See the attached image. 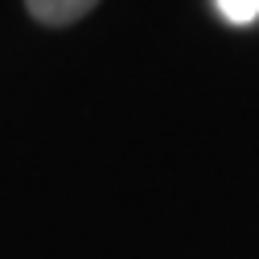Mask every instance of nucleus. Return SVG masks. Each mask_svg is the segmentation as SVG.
Listing matches in <instances>:
<instances>
[{
  "label": "nucleus",
  "instance_id": "nucleus-2",
  "mask_svg": "<svg viewBox=\"0 0 259 259\" xmlns=\"http://www.w3.org/2000/svg\"><path fill=\"white\" fill-rule=\"evenodd\" d=\"M218 13L231 25H251L259 17V0H218Z\"/></svg>",
  "mask_w": 259,
  "mask_h": 259
},
{
  "label": "nucleus",
  "instance_id": "nucleus-1",
  "mask_svg": "<svg viewBox=\"0 0 259 259\" xmlns=\"http://www.w3.org/2000/svg\"><path fill=\"white\" fill-rule=\"evenodd\" d=\"M95 5H99V0H25L29 17H33L37 25H46V29L74 25V21H82Z\"/></svg>",
  "mask_w": 259,
  "mask_h": 259
}]
</instances>
